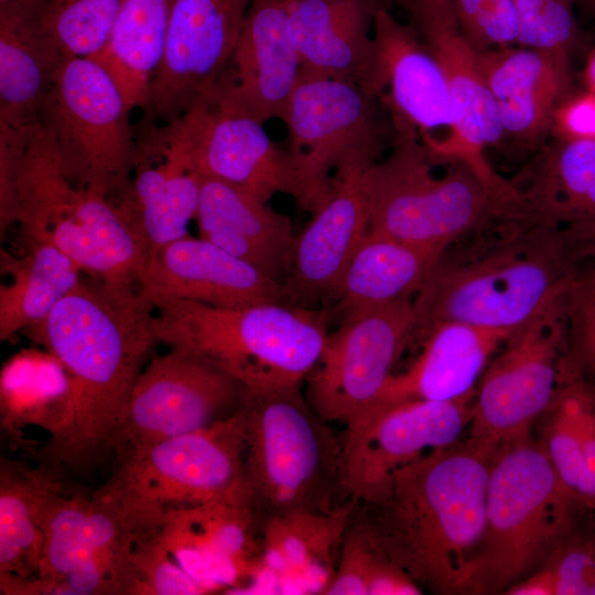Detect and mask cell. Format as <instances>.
I'll return each instance as SVG.
<instances>
[{
  "instance_id": "obj_48",
  "label": "cell",
  "mask_w": 595,
  "mask_h": 595,
  "mask_svg": "<svg viewBox=\"0 0 595 595\" xmlns=\"http://www.w3.org/2000/svg\"><path fill=\"white\" fill-rule=\"evenodd\" d=\"M580 225H582L589 239H591V242H592V261H593V264L591 267V274H592V279L595 283V220H589V221H585V223H580Z\"/></svg>"
},
{
  "instance_id": "obj_25",
  "label": "cell",
  "mask_w": 595,
  "mask_h": 595,
  "mask_svg": "<svg viewBox=\"0 0 595 595\" xmlns=\"http://www.w3.org/2000/svg\"><path fill=\"white\" fill-rule=\"evenodd\" d=\"M477 63L495 99L504 140L537 151L550 137L555 110L576 89L572 57L510 45L477 52Z\"/></svg>"
},
{
  "instance_id": "obj_15",
  "label": "cell",
  "mask_w": 595,
  "mask_h": 595,
  "mask_svg": "<svg viewBox=\"0 0 595 595\" xmlns=\"http://www.w3.org/2000/svg\"><path fill=\"white\" fill-rule=\"evenodd\" d=\"M413 298L363 312L328 332L307 376V402L324 421L346 425L379 394L405 348L413 343Z\"/></svg>"
},
{
  "instance_id": "obj_2",
  "label": "cell",
  "mask_w": 595,
  "mask_h": 595,
  "mask_svg": "<svg viewBox=\"0 0 595 595\" xmlns=\"http://www.w3.org/2000/svg\"><path fill=\"white\" fill-rule=\"evenodd\" d=\"M591 257L582 225H553L529 210L505 216L441 252L413 298V343L445 322L510 336Z\"/></svg>"
},
{
  "instance_id": "obj_42",
  "label": "cell",
  "mask_w": 595,
  "mask_h": 595,
  "mask_svg": "<svg viewBox=\"0 0 595 595\" xmlns=\"http://www.w3.org/2000/svg\"><path fill=\"white\" fill-rule=\"evenodd\" d=\"M560 382L571 401L578 446V500L595 511V381L585 377L566 357Z\"/></svg>"
},
{
  "instance_id": "obj_4",
  "label": "cell",
  "mask_w": 595,
  "mask_h": 595,
  "mask_svg": "<svg viewBox=\"0 0 595 595\" xmlns=\"http://www.w3.org/2000/svg\"><path fill=\"white\" fill-rule=\"evenodd\" d=\"M158 340L194 350L246 389L266 393L300 389L323 351L329 307L264 302L220 307L145 292Z\"/></svg>"
},
{
  "instance_id": "obj_37",
  "label": "cell",
  "mask_w": 595,
  "mask_h": 595,
  "mask_svg": "<svg viewBox=\"0 0 595 595\" xmlns=\"http://www.w3.org/2000/svg\"><path fill=\"white\" fill-rule=\"evenodd\" d=\"M71 385L66 370L48 351L25 349L9 360L1 372L3 428L41 424L54 436L69 408Z\"/></svg>"
},
{
  "instance_id": "obj_26",
  "label": "cell",
  "mask_w": 595,
  "mask_h": 595,
  "mask_svg": "<svg viewBox=\"0 0 595 595\" xmlns=\"http://www.w3.org/2000/svg\"><path fill=\"white\" fill-rule=\"evenodd\" d=\"M508 337L458 322L433 326L421 338L422 349L412 365L392 374L372 403L346 426L407 401L473 399L484 370Z\"/></svg>"
},
{
  "instance_id": "obj_36",
  "label": "cell",
  "mask_w": 595,
  "mask_h": 595,
  "mask_svg": "<svg viewBox=\"0 0 595 595\" xmlns=\"http://www.w3.org/2000/svg\"><path fill=\"white\" fill-rule=\"evenodd\" d=\"M60 482L41 465L31 467L1 458L0 574L37 576L44 534L36 520V507L41 496Z\"/></svg>"
},
{
  "instance_id": "obj_23",
  "label": "cell",
  "mask_w": 595,
  "mask_h": 595,
  "mask_svg": "<svg viewBox=\"0 0 595 595\" xmlns=\"http://www.w3.org/2000/svg\"><path fill=\"white\" fill-rule=\"evenodd\" d=\"M260 518L242 499H223L169 513L152 532L173 560L216 593L235 591L256 575L261 559Z\"/></svg>"
},
{
  "instance_id": "obj_7",
  "label": "cell",
  "mask_w": 595,
  "mask_h": 595,
  "mask_svg": "<svg viewBox=\"0 0 595 595\" xmlns=\"http://www.w3.org/2000/svg\"><path fill=\"white\" fill-rule=\"evenodd\" d=\"M583 507L562 489L531 432L502 442L489 470L485 526L468 594H504L538 570Z\"/></svg>"
},
{
  "instance_id": "obj_38",
  "label": "cell",
  "mask_w": 595,
  "mask_h": 595,
  "mask_svg": "<svg viewBox=\"0 0 595 595\" xmlns=\"http://www.w3.org/2000/svg\"><path fill=\"white\" fill-rule=\"evenodd\" d=\"M504 594L595 595V511L578 510L543 564Z\"/></svg>"
},
{
  "instance_id": "obj_40",
  "label": "cell",
  "mask_w": 595,
  "mask_h": 595,
  "mask_svg": "<svg viewBox=\"0 0 595 595\" xmlns=\"http://www.w3.org/2000/svg\"><path fill=\"white\" fill-rule=\"evenodd\" d=\"M123 1L42 0L33 13L66 57L95 58L105 48Z\"/></svg>"
},
{
  "instance_id": "obj_3",
  "label": "cell",
  "mask_w": 595,
  "mask_h": 595,
  "mask_svg": "<svg viewBox=\"0 0 595 595\" xmlns=\"http://www.w3.org/2000/svg\"><path fill=\"white\" fill-rule=\"evenodd\" d=\"M500 444L467 437L398 469L369 520L390 558L422 588L468 594L486 511L487 482Z\"/></svg>"
},
{
  "instance_id": "obj_21",
  "label": "cell",
  "mask_w": 595,
  "mask_h": 595,
  "mask_svg": "<svg viewBox=\"0 0 595 595\" xmlns=\"http://www.w3.org/2000/svg\"><path fill=\"white\" fill-rule=\"evenodd\" d=\"M376 88L392 121L413 128L430 153L451 139L456 109L445 74L415 30L376 0Z\"/></svg>"
},
{
  "instance_id": "obj_28",
  "label": "cell",
  "mask_w": 595,
  "mask_h": 595,
  "mask_svg": "<svg viewBox=\"0 0 595 595\" xmlns=\"http://www.w3.org/2000/svg\"><path fill=\"white\" fill-rule=\"evenodd\" d=\"M375 4L376 0H292L288 31L302 74L353 83L379 97L372 34Z\"/></svg>"
},
{
  "instance_id": "obj_50",
  "label": "cell",
  "mask_w": 595,
  "mask_h": 595,
  "mask_svg": "<svg viewBox=\"0 0 595 595\" xmlns=\"http://www.w3.org/2000/svg\"><path fill=\"white\" fill-rule=\"evenodd\" d=\"M42 0H0V7L6 6H22V7H35Z\"/></svg>"
},
{
  "instance_id": "obj_17",
  "label": "cell",
  "mask_w": 595,
  "mask_h": 595,
  "mask_svg": "<svg viewBox=\"0 0 595 595\" xmlns=\"http://www.w3.org/2000/svg\"><path fill=\"white\" fill-rule=\"evenodd\" d=\"M390 1L403 9L441 65L456 109L453 136L430 155L437 162L459 161L488 183L506 182L486 158L489 148L504 141L498 109L479 71L477 51L461 31L453 0Z\"/></svg>"
},
{
  "instance_id": "obj_32",
  "label": "cell",
  "mask_w": 595,
  "mask_h": 595,
  "mask_svg": "<svg viewBox=\"0 0 595 595\" xmlns=\"http://www.w3.org/2000/svg\"><path fill=\"white\" fill-rule=\"evenodd\" d=\"M437 253L368 230L350 257L329 307L333 320L378 309L419 291Z\"/></svg>"
},
{
  "instance_id": "obj_29",
  "label": "cell",
  "mask_w": 595,
  "mask_h": 595,
  "mask_svg": "<svg viewBox=\"0 0 595 595\" xmlns=\"http://www.w3.org/2000/svg\"><path fill=\"white\" fill-rule=\"evenodd\" d=\"M353 504L327 510L295 509L262 522L259 572L274 594H324L351 520Z\"/></svg>"
},
{
  "instance_id": "obj_6",
  "label": "cell",
  "mask_w": 595,
  "mask_h": 595,
  "mask_svg": "<svg viewBox=\"0 0 595 595\" xmlns=\"http://www.w3.org/2000/svg\"><path fill=\"white\" fill-rule=\"evenodd\" d=\"M22 244H52L89 278L123 291L143 289L148 256L116 205L75 185L60 155L37 126L18 180Z\"/></svg>"
},
{
  "instance_id": "obj_45",
  "label": "cell",
  "mask_w": 595,
  "mask_h": 595,
  "mask_svg": "<svg viewBox=\"0 0 595 595\" xmlns=\"http://www.w3.org/2000/svg\"><path fill=\"white\" fill-rule=\"evenodd\" d=\"M566 356L595 381V283L591 269L583 270L565 294Z\"/></svg>"
},
{
  "instance_id": "obj_12",
  "label": "cell",
  "mask_w": 595,
  "mask_h": 595,
  "mask_svg": "<svg viewBox=\"0 0 595 595\" xmlns=\"http://www.w3.org/2000/svg\"><path fill=\"white\" fill-rule=\"evenodd\" d=\"M567 289L515 331L490 359L473 400L469 439L501 444L528 434L550 404L567 348Z\"/></svg>"
},
{
  "instance_id": "obj_13",
  "label": "cell",
  "mask_w": 595,
  "mask_h": 595,
  "mask_svg": "<svg viewBox=\"0 0 595 595\" xmlns=\"http://www.w3.org/2000/svg\"><path fill=\"white\" fill-rule=\"evenodd\" d=\"M380 100L353 83L301 73L281 121L302 182L304 210L313 214L327 199L331 173L344 162L359 153L379 155Z\"/></svg>"
},
{
  "instance_id": "obj_34",
  "label": "cell",
  "mask_w": 595,
  "mask_h": 595,
  "mask_svg": "<svg viewBox=\"0 0 595 595\" xmlns=\"http://www.w3.org/2000/svg\"><path fill=\"white\" fill-rule=\"evenodd\" d=\"M0 340L41 322L82 280L83 271L61 249L46 242L23 244L15 257L1 248Z\"/></svg>"
},
{
  "instance_id": "obj_44",
  "label": "cell",
  "mask_w": 595,
  "mask_h": 595,
  "mask_svg": "<svg viewBox=\"0 0 595 595\" xmlns=\"http://www.w3.org/2000/svg\"><path fill=\"white\" fill-rule=\"evenodd\" d=\"M131 561L145 595L210 594L173 560L153 533L133 539Z\"/></svg>"
},
{
  "instance_id": "obj_8",
  "label": "cell",
  "mask_w": 595,
  "mask_h": 595,
  "mask_svg": "<svg viewBox=\"0 0 595 595\" xmlns=\"http://www.w3.org/2000/svg\"><path fill=\"white\" fill-rule=\"evenodd\" d=\"M245 421L240 408L192 433L116 459L97 490L112 499L134 538L158 530L171 512L223 499L247 500Z\"/></svg>"
},
{
  "instance_id": "obj_14",
  "label": "cell",
  "mask_w": 595,
  "mask_h": 595,
  "mask_svg": "<svg viewBox=\"0 0 595 595\" xmlns=\"http://www.w3.org/2000/svg\"><path fill=\"white\" fill-rule=\"evenodd\" d=\"M244 386L203 355L171 347L153 357L132 388L111 444L116 459L160 441L204 429L224 412Z\"/></svg>"
},
{
  "instance_id": "obj_18",
  "label": "cell",
  "mask_w": 595,
  "mask_h": 595,
  "mask_svg": "<svg viewBox=\"0 0 595 595\" xmlns=\"http://www.w3.org/2000/svg\"><path fill=\"white\" fill-rule=\"evenodd\" d=\"M252 0H173L162 62L144 112L167 122L208 97L236 47Z\"/></svg>"
},
{
  "instance_id": "obj_47",
  "label": "cell",
  "mask_w": 595,
  "mask_h": 595,
  "mask_svg": "<svg viewBox=\"0 0 595 595\" xmlns=\"http://www.w3.org/2000/svg\"><path fill=\"white\" fill-rule=\"evenodd\" d=\"M581 79L584 89L595 93V43L585 53Z\"/></svg>"
},
{
  "instance_id": "obj_46",
  "label": "cell",
  "mask_w": 595,
  "mask_h": 595,
  "mask_svg": "<svg viewBox=\"0 0 595 595\" xmlns=\"http://www.w3.org/2000/svg\"><path fill=\"white\" fill-rule=\"evenodd\" d=\"M550 137L595 141V93L575 89L554 112Z\"/></svg>"
},
{
  "instance_id": "obj_49",
  "label": "cell",
  "mask_w": 595,
  "mask_h": 595,
  "mask_svg": "<svg viewBox=\"0 0 595 595\" xmlns=\"http://www.w3.org/2000/svg\"><path fill=\"white\" fill-rule=\"evenodd\" d=\"M572 4L584 13L595 18V0H570Z\"/></svg>"
},
{
  "instance_id": "obj_19",
  "label": "cell",
  "mask_w": 595,
  "mask_h": 595,
  "mask_svg": "<svg viewBox=\"0 0 595 595\" xmlns=\"http://www.w3.org/2000/svg\"><path fill=\"white\" fill-rule=\"evenodd\" d=\"M194 170L269 203L290 195L301 207L304 191L289 150L246 111L208 97L178 118Z\"/></svg>"
},
{
  "instance_id": "obj_27",
  "label": "cell",
  "mask_w": 595,
  "mask_h": 595,
  "mask_svg": "<svg viewBox=\"0 0 595 595\" xmlns=\"http://www.w3.org/2000/svg\"><path fill=\"white\" fill-rule=\"evenodd\" d=\"M143 291L220 307L284 302L280 282L213 242L190 236L149 258Z\"/></svg>"
},
{
  "instance_id": "obj_30",
  "label": "cell",
  "mask_w": 595,
  "mask_h": 595,
  "mask_svg": "<svg viewBox=\"0 0 595 595\" xmlns=\"http://www.w3.org/2000/svg\"><path fill=\"white\" fill-rule=\"evenodd\" d=\"M195 219L199 237L282 284L298 237L286 215L235 185L202 176Z\"/></svg>"
},
{
  "instance_id": "obj_24",
  "label": "cell",
  "mask_w": 595,
  "mask_h": 595,
  "mask_svg": "<svg viewBox=\"0 0 595 595\" xmlns=\"http://www.w3.org/2000/svg\"><path fill=\"white\" fill-rule=\"evenodd\" d=\"M291 1L252 0L231 58L208 97L262 123L282 119L302 73L288 31Z\"/></svg>"
},
{
  "instance_id": "obj_35",
  "label": "cell",
  "mask_w": 595,
  "mask_h": 595,
  "mask_svg": "<svg viewBox=\"0 0 595 595\" xmlns=\"http://www.w3.org/2000/svg\"><path fill=\"white\" fill-rule=\"evenodd\" d=\"M173 0H125L102 52L95 57L133 110L147 109L160 68Z\"/></svg>"
},
{
  "instance_id": "obj_33",
  "label": "cell",
  "mask_w": 595,
  "mask_h": 595,
  "mask_svg": "<svg viewBox=\"0 0 595 595\" xmlns=\"http://www.w3.org/2000/svg\"><path fill=\"white\" fill-rule=\"evenodd\" d=\"M511 182L547 223L595 220V141L549 137Z\"/></svg>"
},
{
  "instance_id": "obj_11",
  "label": "cell",
  "mask_w": 595,
  "mask_h": 595,
  "mask_svg": "<svg viewBox=\"0 0 595 595\" xmlns=\"http://www.w3.org/2000/svg\"><path fill=\"white\" fill-rule=\"evenodd\" d=\"M44 545L37 576L75 595H144L131 553L133 536L116 502L54 490L37 509Z\"/></svg>"
},
{
  "instance_id": "obj_20",
  "label": "cell",
  "mask_w": 595,
  "mask_h": 595,
  "mask_svg": "<svg viewBox=\"0 0 595 595\" xmlns=\"http://www.w3.org/2000/svg\"><path fill=\"white\" fill-rule=\"evenodd\" d=\"M136 139L130 183L115 205L149 260L162 247L188 236L202 176L193 167L178 118L163 122L144 112Z\"/></svg>"
},
{
  "instance_id": "obj_41",
  "label": "cell",
  "mask_w": 595,
  "mask_h": 595,
  "mask_svg": "<svg viewBox=\"0 0 595 595\" xmlns=\"http://www.w3.org/2000/svg\"><path fill=\"white\" fill-rule=\"evenodd\" d=\"M518 18L517 45L560 52L573 57L591 46L570 0H513Z\"/></svg>"
},
{
  "instance_id": "obj_1",
  "label": "cell",
  "mask_w": 595,
  "mask_h": 595,
  "mask_svg": "<svg viewBox=\"0 0 595 595\" xmlns=\"http://www.w3.org/2000/svg\"><path fill=\"white\" fill-rule=\"evenodd\" d=\"M23 333L52 354L69 379L66 420L39 454L40 465L65 483L111 453L136 380L159 343L153 306L143 291L82 279Z\"/></svg>"
},
{
  "instance_id": "obj_22",
  "label": "cell",
  "mask_w": 595,
  "mask_h": 595,
  "mask_svg": "<svg viewBox=\"0 0 595 595\" xmlns=\"http://www.w3.org/2000/svg\"><path fill=\"white\" fill-rule=\"evenodd\" d=\"M378 160L359 153L333 175L332 192L298 235L291 268L282 281L285 303L315 307L331 303L344 270L369 230L364 173Z\"/></svg>"
},
{
  "instance_id": "obj_10",
  "label": "cell",
  "mask_w": 595,
  "mask_h": 595,
  "mask_svg": "<svg viewBox=\"0 0 595 595\" xmlns=\"http://www.w3.org/2000/svg\"><path fill=\"white\" fill-rule=\"evenodd\" d=\"M132 109L97 60L67 57L39 113L68 178L116 204L130 183L137 155Z\"/></svg>"
},
{
  "instance_id": "obj_5",
  "label": "cell",
  "mask_w": 595,
  "mask_h": 595,
  "mask_svg": "<svg viewBox=\"0 0 595 595\" xmlns=\"http://www.w3.org/2000/svg\"><path fill=\"white\" fill-rule=\"evenodd\" d=\"M391 152L364 173L369 230L441 253L494 221L526 209L511 180L491 184L468 165L447 161L437 175L416 131L392 122Z\"/></svg>"
},
{
  "instance_id": "obj_9",
  "label": "cell",
  "mask_w": 595,
  "mask_h": 595,
  "mask_svg": "<svg viewBox=\"0 0 595 595\" xmlns=\"http://www.w3.org/2000/svg\"><path fill=\"white\" fill-rule=\"evenodd\" d=\"M244 488L260 520L295 509L327 510L340 487L342 444L300 389L247 393Z\"/></svg>"
},
{
  "instance_id": "obj_39",
  "label": "cell",
  "mask_w": 595,
  "mask_h": 595,
  "mask_svg": "<svg viewBox=\"0 0 595 595\" xmlns=\"http://www.w3.org/2000/svg\"><path fill=\"white\" fill-rule=\"evenodd\" d=\"M422 588L397 564L369 521L348 524L334 577L324 595H419Z\"/></svg>"
},
{
  "instance_id": "obj_31",
  "label": "cell",
  "mask_w": 595,
  "mask_h": 595,
  "mask_svg": "<svg viewBox=\"0 0 595 595\" xmlns=\"http://www.w3.org/2000/svg\"><path fill=\"white\" fill-rule=\"evenodd\" d=\"M67 57L37 24L33 7H0V127L33 132Z\"/></svg>"
},
{
  "instance_id": "obj_43",
  "label": "cell",
  "mask_w": 595,
  "mask_h": 595,
  "mask_svg": "<svg viewBox=\"0 0 595 595\" xmlns=\"http://www.w3.org/2000/svg\"><path fill=\"white\" fill-rule=\"evenodd\" d=\"M453 6L463 35L477 52L517 44L513 0H453Z\"/></svg>"
},
{
  "instance_id": "obj_16",
  "label": "cell",
  "mask_w": 595,
  "mask_h": 595,
  "mask_svg": "<svg viewBox=\"0 0 595 595\" xmlns=\"http://www.w3.org/2000/svg\"><path fill=\"white\" fill-rule=\"evenodd\" d=\"M473 400L407 401L346 426L340 488L353 500L379 504L398 469L457 442L470 423Z\"/></svg>"
}]
</instances>
